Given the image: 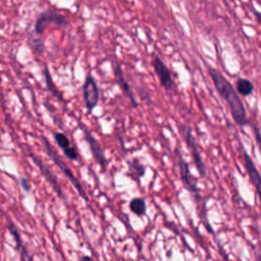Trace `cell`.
I'll return each instance as SVG.
<instances>
[{
  "mask_svg": "<svg viewBox=\"0 0 261 261\" xmlns=\"http://www.w3.org/2000/svg\"><path fill=\"white\" fill-rule=\"evenodd\" d=\"M129 209L137 216H143V215H145L146 210H147L146 201L141 197L133 198L129 202Z\"/></svg>",
  "mask_w": 261,
  "mask_h": 261,
  "instance_id": "15",
  "label": "cell"
},
{
  "mask_svg": "<svg viewBox=\"0 0 261 261\" xmlns=\"http://www.w3.org/2000/svg\"><path fill=\"white\" fill-rule=\"evenodd\" d=\"M208 73L218 94L228 105L234 122L241 127L247 125L249 123V119L247 117L246 108L236 89L216 68L208 67Z\"/></svg>",
  "mask_w": 261,
  "mask_h": 261,
  "instance_id": "1",
  "label": "cell"
},
{
  "mask_svg": "<svg viewBox=\"0 0 261 261\" xmlns=\"http://www.w3.org/2000/svg\"><path fill=\"white\" fill-rule=\"evenodd\" d=\"M113 70H114V75H115V79H116V83L119 86V88L121 89L123 95L126 98H128L130 100V102H132L133 106L137 108L138 107V102H137V100L135 98V95H134V93H133V91L130 89L129 84L127 83V81H126V79L124 76V72H123L120 64L117 63V62H114L113 63Z\"/></svg>",
  "mask_w": 261,
  "mask_h": 261,
  "instance_id": "9",
  "label": "cell"
},
{
  "mask_svg": "<svg viewBox=\"0 0 261 261\" xmlns=\"http://www.w3.org/2000/svg\"><path fill=\"white\" fill-rule=\"evenodd\" d=\"M44 77H45V83H46V86H47L48 90H49L58 100L63 101L62 95H61V93L56 89V87H55V85H54V83H53V81H52L51 74H50V72H49V70H48L47 67L44 68Z\"/></svg>",
  "mask_w": 261,
  "mask_h": 261,
  "instance_id": "16",
  "label": "cell"
},
{
  "mask_svg": "<svg viewBox=\"0 0 261 261\" xmlns=\"http://www.w3.org/2000/svg\"><path fill=\"white\" fill-rule=\"evenodd\" d=\"M20 182H21V186H22V188L24 189V191H30L31 186L29 185V181H28L27 178L21 177V178H20Z\"/></svg>",
  "mask_w": 261,
  "mask_h": 261,
  "instance_id": "20",
  "label": "cell"
},
{
  "mask_svg": "<svg viewBox=\"0 0 261 261\" xmlns=\"http://www.w3.org/2000/svg\"><path fill=\"white\" fill-rule=\"evenodd\" d=\"M236 91L238 92V94L244 97H247L253 93L254 85L250 80L245 77H240L236 82Z\"/></svg>",
  "mask_w": 261,
  "mask_h": 261,
  "instance_id": "14",
  "label": "cell"
},
{
  "mask_svg": "<svg viewBox=\"0 0 261 261\" xmlns=\"http://www.w3.org/2000/svg\"><path fill=\"white\" fill-rule=\"evenodd\" d=\"M175 153L177 155V166H178V170H179V175H180V179L182 181L184 187L193 195H195L196 198L200 197V192H199V188L197 186L196 182V178L191 174L190 171V167L189 164L184 160L180 152L178 149L175 150Z\"/></svg>",
  "mask_w": 261,
  "mask_h": 261,
  "instance_id": "5",
  "label": "cell"
},
{
  "mask_svg": "<svg viewBox=\"0 0 261 261\" xmlns=\"http://www.w3.org/2000/svg\"><path fill=\"white\" fill-rule=\"evenodd\" d=\"M83 96L86 103V107L91 112L99 102V89L95 79L88 74L83 85Z\"/></svg>",
  "mask_w": 261,
  "mask_h": 261,
  "instance_id": "7",
  "label": "cell"
},
{
  "mask_svg": "<svg viewBox=\"0 0 261 261\" xmlns=\"http://www.w3.org/2000/svg\"><path fill=\"white\" fill-rule=\"evenodd\" d=\"M7 226H8L9 232L11 233V236H12L13 239H14V242H15V245H16V250H18V251L21 253V256H22V258H23L24 260L31 261V259L28 258L29 256H28V254H27L25 249H23V245H22V242H21L19 232H18L16 226L14 225V223H13L10 219H8V224H7Z\"/></svg>",
  "mask_w": 261,
  "mask_h": 261,
  "instance_id": "13",
  "label": "cell"
},
{
  "mask_svg": "<svg viewBox=\"0 0 261 261\" xmlns=\"http://www.w3.org/2000/svg\"><path fill=\"white\" fill-rule=\"evenodd\" d=\"M253 129H254V135H255V139L257 141V144H258V147L260 149V152H261V133L260 130L256 127V126H253Z\"/></svg>",
  "mask_w": 261,
  "mask_h": 261,
  "instance_id": "19",
  "label": "cell"
},
{
  "mask_svg": "<svg viewBox=\"0 0 261 261\" xmlns=\"http://www.w3.org/2000/svg\"><path fill=\"white\" fill-rule=\"evenodd\" d=\"M129 169H130V173L135 175L134 178L139 180L142 176H144L145 167L137 158L133 159V161L129 163Z\"/></svg>",
  "mask_w": 261,
  "mask_h": 261,
  "instance_id": "17",
  "label": "cell"
},
{
  "mask_svg": "<svg viewBox=\"0 0 261 261\" xmlns=\"http://www.w3.org/2000/svg\"><path fill=\"white\" fill-rule=\"evenodd\" d=\"M42 141H43V144L45 146V149H46V152L47 154L49 155V157L54 161V163L59 167V169L66 175V177L70 180V182L73 185V187L76 189V191L79 192L80 196L86 201L88 202V196L85 192V190L83 189L82 185L80 184V181L76 179V177L73 175V173L71 172V170L68 168V166L61 160L60 156L57 154V152L55 151V149L52 147V145L47 141V139L45 137H42L41 138Z\"/></svg>",
  "mask_w": 261,
  "mask_h": 261,
  "instance_id": "2",
  "label": "cell"
},
{
  "mask_svg": "<svg viewBox=\"0 0 261 261\" xmlns=\"http://www.w3.org/2000/svg\"><path fill=\"white\" fill-rule=\"evenodd\" d=\"M257 260H258V261H261V255H258V256H257Z\"/></svg>",
  "mask_w": 261,
  "mask_h": 261,
  "instance_id": "23",
  "label": "cell"
},
{
  "mask_svg": "<svg viewBox=\"0 0 261 261\" xmlns=\"http://www.w3.org/2000/svg\"><path fill=\"white\" fill-rule=\"evenodd\" d=\"M32 45L33 47L35 48V50L39 53H42L44 51V43L41 39H37V38H34L32 40Z\"/></svg>",
  "mask_w": 261,
  "mask_h": 261,
  "instance_id": "18",
  "label": "cell"
},
{
  "mask_svg": "<svg viewBox=\"0 0 261 261\" xmlns=\"http://www.w3.org/2000/svg\"><path fill=\"white\" fill-rule=\"evenodd\" d=\"M253 12H254V15H255V18H256V20L258 21V23L261 25V12L260 11H257V10H253Z\"/></svg>",
  "mask_w": 261,
  "mask_h": 261,
  "instance_id": "21",
  "label": "cell"
},
{
  "mask_svg": "<svg viewBox=\"0 0 261 261\" xmlns=\"http://www.w3.org/2000/svg\"><path fill=\"white\" fill-rule=\"evenodd\" d=\"M30 156H31V158L33 159V161L36 163V165L39 167V169L41 170L42 174L46 177V179L49 181V184L53 187V189L55 190V192L57 193V195H58L61 199H64V196H63V194H62L61 188H60L59 185H58V181H57L56 176L51 172V170L47 167V165H45V163H44L41 159H39L35 154L30 153Z\"/></svg>",
  "mask_w": 261,
  "mask_h": 261,
  "instance_id": "10",
  "label": "cell"
},
{
  "mask_svg": "<svg viewBox=\"0 0 261 261\" xmlns=\"http://www.w3.org/2000/svg\"><path fill=\"white\" fill-rule=\"evenodd\" d=\"M152 65L159 80V83L163 87V89L166 92L173 91L175 85H174L172 75L170 73V70L168 69L167 65L163 62V60L159 56L154 55L152 58Z\"/></svg>",
  "mask_w": 261,
  "mask_h": 261,
  "instance_id": "6",
  "label": "cell"
},
{
  "mask_svg": "<svg viewBox=\"0 0 261 261\" xmlns=\"http://www.w3.org/2000/svg\"><path fill=\"white\" fill-rule=\"evenodd\" d=\"M67 19L62 14L58 13L57 11L47 9L43 12H41L36 20L35 23V32L38 35H42L49 23H55L59 27H66L67 25Z\"/></svg>",
  "mask_w": 261,
  "mask_h": 261,
  "instance_id": "4",
  "label": "cell"
},
{
  "mask_svg": "<svg viewBox=\"0 0 261 261\" xmlns=\"http://www.w3.org/2000/svg\"><path fill=\"white\" fill-rule=\"evenodd\" d=\"M82 128H83L85 137H86V139H87V141L89 143V146L91 148V151H92L96 161L100 164V166L103 169H105V167H106V159H105V155H104V152H103V149H102L100 143L93 137V135L89 130L85 129L84 127H82Z\"/></svg>",
  "mask_w": 261,
  "mask_h": 261,
  "instance_id": "11",
  "label": "cell"
},
{
  "mask_svg": "<svg viewBox=\"0 0 261 261\" xmlns=\"http://www.w3.org/2000/svg\"><path fill=\"white\" fill-rule=\"evenodd\" d=\"M82 261H95L94 259H92L90 256H84L82 258Z\"/></svg>",
  "mask_w": 261,
  "mask_h": 261,
  "instance_id": "22",
  "label": "cell"
},
{
  "mask_svg": "<svg viewBox=\"0 0 261 261\" xmlns=\"http://www.w3.org/2000/svg\"><path fill=\"white\" fill-rule=\"evenodd\" d=\"M242 151H243L245 167L249 174V178L257 192V195H258L259 201H260V205H261V174H260L259 170L257 169L255 163L253 162L252 158L250 157V155L247 153V151L243 147H242Z\"/></svg>",
  "mask_w": 261,
  "mask_h": 261,
  "instance_id": "8",
  "label": "cell"
},
{
  "mask_svg": "<svg viewBox=\"0 0 261 261\" xmlns=\"http://www.w3.org/2000/svg\"><path fill=\"white\" fill-rule=\"evenodd\" d=\"M55 141L58 144V146L60 147V149L63 151V153L65 154V156L68 159L71 160H77L79 155L76 150L74 149V147L70 144V141L68 140V138L62 134V133H55L54 135Z\"/></svg>",
  "mask_w": 261,
  "mask_h": 261,
  "instance_id": "12",
  "label": "cell"
},
{
  "mask_svg": "<svg viewBox=\"0 0 261 261\" xmlns=\"http://www.w3.org/2000/svg\"><path fill=\"white\" fill-rule=\"evenodd\" d=\"M180 129H181V135H182V138L186 142V145L187 147L189 148L191 154H192V157H193V160H194V163H195V166L200 174L201 177H205L206 175V167H205V164L202 160V156H201V153L199 151V148H198V144L193 136V129L189 126V125H181L180 126Z\"/></svg>",
  "mask_w": 261,
  "mask_h": 261,
  "instance_id": "3",
  "label": "cell"
}]
</instances>
